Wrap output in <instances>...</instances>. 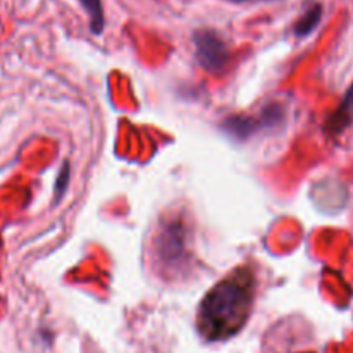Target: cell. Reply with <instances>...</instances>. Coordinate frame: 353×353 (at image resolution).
Listing matches in <instances>:
<instances>
[{"label": "cell", "mask_w": 353, "mask_h": 353, "mask_svg": "<svg viewBox=\"0 0 353 353\" xmlns=\"http://www.w3.org/2000/svg\"><path fill=\"white\" fill-rule=\"evenodd\" d=\"M196 62L203 71L217 74L230 62V47L217 31L199 30L193 34Z\"/></svg>", "instance_id": "3957f363"}, {"label": "cell", "mask_w": 353, "mask_h": 353, "mask_svg": "<svg viewBox=\"0 0 353 353\" xmlns=\"http://www.w3.org/2000/svg\"><path fill=\"white\" fill-rule=\"evenodd\" d=\"M321 17H323V6L321 3H314L299 21H296L295 28H293V33L299 38H305L319 26Z\"/></svg>", "instance_id": "8992f818"}, {"label": "cell", "mask_w": 353, "mask_h": 353, "mask_svg": "<svg viewBox=\"0 0 353 353\" xmlns=\"http://www.w3.org/2000/svg\"><path fill=\"white\" fill-rule=\"evenodd\" d=\"M69 176H71V168H69V162H64L61 168V172H59L57 179H55V200L54 203H59L61 202V199L64 196L65 190H68V185H69Z\"/></svg>", "instance_id": "ba28073f"}, {"label": "cell", "mask_w": 353, "mask_h": 353, "mask_svg": "<svg viewBox=\"0 0 353 353\" xmlns=\"http://www.w3.org/2000/svg\"><path fill=\"white\" fill-rule=\"evenodd\" d=\"M353 121V85L350 86V90L345 95L343 102L340 103L336 112L330 117L327 121V130H330L331 134H338L341 131L347 130L348 126L352 124Z\"/></svg>", "instance_id": "5b68a950"}, {"label": "cell", "mask_w": 353, "mask_h": 353, "mask_svg": "<svg viewBox=\"0 0 353 353\" xmlns=\"http://www.w3.org/2000/svg\"><path fill=\"white\" fill-rule=\"evenodd\" d=\"M221 128H223L224 133L230 134V138H234V140H248V138L254 137L257 131L268 130L261 114H259L257 117L243 116V114L228 117V119L223 121Z\"/></svg>", "instance_id": "277c9868"}, {"label": "cell", "mask_w": 353, "mask_h": 353, "mask_svg": "<svg viewBox=\"0 0 353 353\" xmlns=\"http://www.w3.org/2000/svg\"><path fill=\"white\" fill-rule=\"evenodd\" d=\"M188 228L181 219H165L155 236L154 248L161 271L164 274H181L190 264Z\"/></svg>", "instance_id": "7a4b0ae2"}, {"label": "cell", "mask_w": 353, "mask_h": 353, "mask_svg": "<svg viewBox=\"0 0 353 353\" xmlns=\"http://www.w3.org/2000/svg\"><path fill=\"white\" fill-rule=\"evenodd\" d=\"M255 293L257 279L247 265L234 269L231 274L221 279L203 296L199 307L196 327L200 336L209 343L236 336L248 323Z\"/></svg>", "instance_id": "6da1fadb"}, {"label": "cell", "mask_w": 353, "mask_h": 353, "mask_svg": "<svg viewBox=\"0 0 353 353\" xmlns=\"http://www.w3.org/2000/svg\"><path fill=\"white\" fill-rule=\"evenodd\" d=\"M231 2H236V3H240V2H264V0H231Z\"/></svg>", "instance_id": "9c48e42d"}, {"label": "cell", "mask_w": 353, "mask_h": 353, "mask_svg": "<svg viewBox=\"0 0 353 353\" xmlns=\"http://www.w3.org/2000/svg\"><path fill=\"white\" fill-rule=\"evenodd\" d=\"M81 6L90 16V30L92 33L100 34L105 28V16H103V7L100 0H79Z\"/></svg>", "instance_id": "52a82bcc"}]
</instances>
